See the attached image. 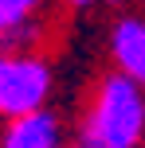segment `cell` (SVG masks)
Wrapping results in <instances>:
<instances>
[{"mask_svg":"<svg viewBox=\"0 0 145 148\" xmlns=\"http://www.w3.org/2000/svg\"><path fill=\"white\" fill-rule=\"evenodd\" d=\"M141 4H145V0H141Z\"/></svg>","mask_w":145,"mask_h":148,"instance_id":"8","label":"cell"},{"mask_svg":"<svg viewBox=\"0 0 145 148\" xmlns=\"http://www.w3.org/2000/svg\"><path fill=\"white\" fill-rule=\"evenodd\" d=\"M78 144L83 148H145V90L137 82H130L126 74L110 70L86 101Z\"/></svg>","mask_w":145,"mask_h":148,"instance_id":"1","label":"cell"},{"mask_svg":"<svg viewBox=\"0 0 145 148\" xmlns=\"http://www.w3.org/2000/svg\"><path fill=\"white\" fill-rule=\"evenodd\" d=\"M75 148H83V144H75Z\"/></svg>","mask_w":145,"mask_h":148,"instance_id":"7","label":"cell"},{"mask_svg":"<svg viewBox=\"0 0 145 148\" xmlns=\"http://www.w3.org/2000/svg\"><path fill=\"white\" fill-rule=\"evenodd\" d=\"M55 90V70L47 55L24 47V39L0 35V121L12 125L20 117L47 109Z\"/></svg>","mask_w":145,"mask_h":148,"instance_id":"2","label":"cell"},{"mask_svg":"<svg viewBox=\"0 0 145 148\" xmlns=\"http://www.w3.org/2000/svg\"><path fill=\"white\" fill-rule=\"evenodd\" d=\"M110 62L118 74H126L130 82H137L145 90V16L137 12H122L110 23Z\"/></svg>","mask_w":145,"mask_h":148,"instance_id":"3","label":"cell"},{"mask_svg":"<svg viewBox=\"0 0 145 148\" xmlns=\"http://www.w3.org/2000/svg\"><path fill=\"white\" fill-rule=\"evenodd\" d=\"M67 8H90V4H98V0H63Z\"/></svg>","mask_w":145,"mask_h":148,"instance_id":"6","label":"cell"},{"mask_svg":"<svg viewBox=\"0 0 145 148\" xmlns=\"http://www.w3.org/2000/svg\"><path fill=\"white\" fill-rule=\"evenodd\" d=\"M39 8H43V0H0V35L28 39Z\"/></svg>","mask_w":145,"mask_h":148,"instance_id":"5","label":"cell"},{"mask_svg":"<svg viewBox=\"0 0 145 148\" xmlns=\"http://www.w3.org/2000/svg\"><path fill=\"white\" fill-rule=\"evenodd\" d=\"M0 148H75L67 140L63 117L55 109H39L0 129Z\"/></svg>","mask_w":145,"mask_h":148,"instance_id":"4","label":"cell"}]
</instances>
